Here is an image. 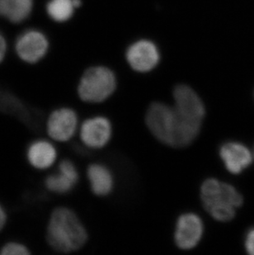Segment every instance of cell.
I'll return each mask as SVG.
<instances>
[{
    "label": "cell",
    "mask_w": 254,
    "mask_h": 255,
    "mask_svg": "<svg viewBox=\"0 0 254 255\" xmlns=\"http://www.w3.org/2000/svg\"><path fill=\"white\" fill-rule=\"evenodd\" d=\"M88 232L72 209L60 206L52 210L46 228V241L57 253L70 254L79 251L88 241Z\"/></svg>",
    "instance_id": "2"
},
{
    "label": "cell",
    "mask_w": 254,
    "mask_h": 255,
    "mask_svg": "<svg viewBox=\"0 0 254 255\" xmlns=\"http://www.w3.org/2000/svg\"><path fill=\"white\" fill-rule=\"evenodd\" d=\"M53 140L36 139L26 147V162L32 169L45 171L51 169L57 161L58 151Z\"/></svg>",
    "instance_id": "11"
},
{
    "label": "cell",
    "mask_w": 254,
    "mask_h": 255,
    "mask_svg": "<svg viewBox=\"0 0 254 255\" xmlns=\"http://www.w3.org/2000/svg\"><path fill=\"white\" fill-rule=\"evenodd\" d=\"M79 178V171L75 163L70 159H64L58 164L56 172L46 177L44 186L50 193L65 195L75 189Z\"/></svg>",
    "instance_id": "7"
},
{
    "label": "cell",
    "mask_w": 254,
    "mask_h": 255,
    "mask_svg": "<svg viewBox=\"0 0 254 255\" xmlns=\"http://www.w3.org/2000/svg\"><path fill=\"white\" fill-rule=\"evenodd\" d=\"M49 42L42 32L30 30L17 39L16 51L17 56L28 64H36L46 56L48 51Z\"/></svg>",
    "instance_id": "9"
},
{
    "label": "cell",
    "mask_w": 254,
    "mask_h": 255,
    "mask_svg": "<svg viewBox=\"0 0 254 255\" xmlns=\"http://www.w3.org/2000/svg\"><path fill=\"white\" fill-rule=\"evenodd\" d=\"M225 166L233 174H239L252 163L253 157L247 147L238 142H227L220 149Z\"/></svg>",
    "instance_id": "13"
},
{
    "label": "cell",
    "mask_w": 254,
    "mask_h": 255,
    "mask_svg": "<svg viewBox=\"0 0 254 255\" xmlns=\"http://www.w3.org/2000/svg\"><path fill=\"white\" fill-rule=\"evenodd\" d=\"M173 107L181 114L202 123L206 115V109L202 99L193 89L187 85H178L173 91Z\"/></svg>",
    "instance_id": "12"
},
{
    "label": "cell",
    "mask_w": 254,
    "mask_h": 255,
    "mask_svg": "<svg viewBox=\"0 0 254 255\" xmlns=\"http://www.w3.org/2000/svg\"><path fill=\"white\" fill-rule=\"evenodd\" d=\"M87 178L92 192L99 197L107 196L113 191L114 179L108 167L102 164H92L87 169Z\"/></svg>",
    "instance_id": "14"
},
{
    "label": "cell",
    "mask_w": 254,
    "mask_h": 255,
    "mask_svg": "<svg viewBox=\"0 0 254 255\" xmlns=\"http://www.w3.org/2000/svg\"><path fill=\"white\" fill-rule=\"evenodd\" d=\"M245 248L248 253L254 255V228L248 232L245 239Z\"/></svg>",
    "instance_id": "18"
},
{
    "label": "cell",
    "mask_w": 254,
    "mask_h": 255,
    "mask_svg": "<svg viewBox=\"0 0 254 255\" xmlns=\"http://www.w3.org/2000/svg\"><path fill=\"white\" fill-rule=\"evenodd\" d=\"M159 52L155 45L147 40L132 44L127 52V61L138 72H149L159 62Z\"/></svg>",
    "instance_id": "10"
},
{
    "label": "cell",
    "mask_w": 254,
    "mask_h": 255,
    "mask_svg": "<svg viewBox=\"0 0 254 255\" xmlns=\"http://www.w3.org/2000/svg\"><path fill=\"white\" fill-rule=\"evenodd\" d=\"M145 122L157 140L172 147L192 144L202 128L201 123L190 120L174 107L163 103H153L149 106Z\"/></svg>",
    "instance_id": "1"
},
{
    "label": "cell",
    "mask_w": 254,
    "mask_h": 255,
    "mask_svg": "<svg viewBox=\"0 0 254 255\" xmlns=\"http://www.w3.org/2000/svg\"><path fill=\"white\" fill-rule=\"evenodd\" d=\"M117 80L114 73L103 66L91 67L84 73L78 85V95L88 104L105 101L115 92Z\"/></svg>",
    "instance_id": "4"
},
{
    "label": "cell",
    "mask_w": 254,
    "mask_h": 255,
    "mask_svg": "<svg viewBox=\"0 0 254 255\" xmlns=\"http://www.w3.org/2000/svg\"><path fill=\"white\" fill-rule=\"evenodd\" d=\"M45 127L51 140L65 143L71 140L79 130V117L71 108L60 107L50 113Z\"/></svg>",
    "instance_id": "5"
},
{
    "label": "cell",
    "mask_w": 254,
    "mask_h": 255,
    "mask_svg": "<svg viewBox=\"0 0 254 255\" xmlns=\"http://www.w3.org/2000/svg\"><path fill=\"white\" fill-rule=\"evenodd\" d=\"M79 138L89 149H101L108 144L113 134L110 121L102 116L88 118L79 128Z\"/></svg>",
    "instance_id": "6"
},
{
    "label": "cell",
    "mask_w": 254,
    "mask_h": 255,
    "mask_svg": "<svg viewBox=\"0 0 254 255\" xmlns=\"http://www.w3.org/2000/svg\"><path fill=\"white\" fill-rule=\"evenodd\" d=\"M6 51H7L6 41L2 34L0 33V63H2V60L4 59Z\"/></svg>",
    "instance_id": "20"
},
{
    "label": "cell",
    "mask_w": 254,
    "mask_h": 255,
    "mask_svg": "<svg viewBox=\"0 0 254 255\" xmlns=\"http://www.w3.org/2000/svg\"><path fill=\"white\" fill-rule=\"evenodd\" d=\"M7 219H8V215H7V210L0 202V232H2V230L6 227Z\"/></svg>",
    "instance_id": "19"
},
{
    "label": "cell",
    "mask_w": 254,
    "mask_h": 255,
    "mask_svg": "<svg viewBox=\"0 0 254 255\" xmlns=\"http://www.w3.org/2000/svg\"><path fill=\"white\" fill-rule=\"evenodd\" d=\"M204 225L202 219L194 213H185L180 216L176 225V245L184 251L194 249L202 240Z\"/></svg>",
    "instance_id": "8"
},
{
    "label": "cell",
    "mask_w": 254,
    "mask_h": 255,
    "mask_svg": "<svg viewBox=\"0 0 254 255\" xmlns=\"http://www.w3.org/2000/svg\"><path fill=\"white\" fill-rule=\"evenodd\" d=\"M31 254L28 246L20 241H7L0 247V255H28Z\"/></svg>",
    "instance_id": "17"
},
{
    "label": "cell",
    "mask_w": 254,
    "mask_h": 255,
    "mask_svg": "<svg viewBox=\"0 0 254 255\" xmlns=\"http://www.w3.org/2000/svg\"><path fill=\"white\" fill-rule=\"evenodd\" d=\"M201 199L206 212L222 222L231 221L236 209L243 204L242 196L232 185L212 178L202 183Z\"/></svg>",
    "instance_id": "3"
},
{
    "label": "cell",
    "mask_w": 254,
    "mask_h": 255,
    "mask_svg": "<svg viewBox=\"0 0 254 255\" xmlns=\"http://www.w3.org/2000/svg\"><path fill=\"white\" fill-rule=\"evenodd\" d=\"M32 6L33 0H0V16L18 23L28 17Z\"/></svg>",
    "instance_id": "15"
},
{
    "label": "cell",
    "mask_w": 254,
    "mask_h": 255,
    "mask_svg": "<svg viewBox=\"0 0 254 255\" xmlns=\"http://www.w3.org/2000/svg\"><path fill=\"white\" fill-rule=\"evenodd\" d=\"M75 7L74 0H50L46 4L49 17L55 22H66L74 14Z\"/></svg>",
    "instance_id": "16"
}]
</instances>
